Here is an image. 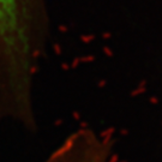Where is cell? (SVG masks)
Returning <instances> with one entry per match:
<instances>
[{
	"label": "cell",
	"instance_id": "1",
	"mask_svg": "<svg viewBox=\"0 0 162 162\" xmlns=\"http://www.w3.org/2000/svg\"><path fill=\"white\" fill-rule=\"evenodd\" d=\"M47 35L43 0H0V124L36 128L33 84Z\"/></svg>",
	"mask_w": 162,
	"mask_h": 162
},
{
	"label": "cell",
	"instance_id": "2",
	"mask_svg": "<svg viewBox=\"0 0 162 162\" xmlns=\"http://www.w3.org/2000/svg\"><path fill=\"white\" fill-rule=\"evenodd\" d=\"M110 157L112 149L103 142L79 138L58 145L42 162H109Z\"/></svg>",
	"mask_w": 162,
	"mask_h": 162
}]
</instances>
